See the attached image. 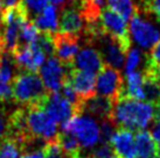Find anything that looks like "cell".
Returning <instances> with one entry per match:
<instances>
[{
	"label": "cell",
	"mask_w": 160,
	"mask_h": 158,
	"mask_svg": "<svg viewBox=\"0 0 160 158\" xmlns=\"http://www.w3.org/2000/svg\"><path fill=\"white\" fill-rule=\"evenodd\" d=\"M13 59L19 70L36 72L45 63L46 55L36 43L20 47L13 53Z\"/></svg>",
	"instance_id": "obj_11"
},
{
	"label": "cell",
	"mask_w": 160,
	"mask_h": 158,
	"mask_svg": "<svg viewBox=\"0 0 160 158\" xmlns=\"http://www.w3.org/2000/svg\"><path fill=\"white\" fill-rule=\"evenodd\" d=\"M99 22L103 33L116 40L124 49L125 53H128L131 45V40L126 20L110 7H103L99 16Z\"/></svg>",
	"instance_id": "obj_5"
},
{
	"label": "cell",
	"mask_w": 160,
	"mask_h": 158,
	"mask_svg": "<svg viewBox=\"0 0 160 158\" xmlns=\"http://www.w3.org/2000/svg\"><path fill=\"white\" fill-rule=\"evenodd\" d=\"M124 80L115 67L104 64L96 79V94L118 100L124 94Z\"/></svg>",
	"instance_id": "obj_6"
},
{
	"label": "cell",
	"mask_w": 160,
	"mask_h": 158,
	"mask_svg": "<svg viewBox=\"0 0 160 158\" xmlns=\"http://www.w3.org/2000/svg\"><path fill=\"white\" fill-rule=\"evenodd\" d=\"M69 67L64 65L58 57H49L41 67L40 77L49 92H60L67 79Z\"/></svg>",
	"instance_id": "obj_8"
},
{
	"label": "cell",
	"mask_w": 160,
	"mask_h": 158,
	"mask_svg": "<svg viewBox=\"0 0 160 158\" xmlns=\"http://www.w3.org/2000/svg\"><path fill=\"white\" fill-rule=\"evenodd\" d=\"M32 22L40 31L55 34L58 29V7L53 4H48L38 16L32 20Z\"/></svg>",
	"instance_id": "obj_18"
},
{
	"label": "cell",
	"mask_w": 160,
	"mask_h": 158,
	"mask_svg": "<svg viewBox=\"0 0 160 158\" xmlns=\"http://www.w3.org/2000/svg\"><path fill=\"white\" fill-rule=\"evenodd\" d=\"M140 58H142V55L138 49H131L128 51V57L125 62V73L126 75L136 71L137 66L140 63Z\"/></svg>",
	"instance_id": "obj_25"
},
{
	"label": "cell",
	"mask_w": 160,
	"mask_h": 158,
	"mask_svg": "<svg viewBox=\"0 0 160 158\" xmlns=\"http://www.w3.org/2000/svg\"><path fill=\"white\" fill-rule=\"evenodd\" d=\"M103 65H104V61L101 53L97 49L90 48V47H87L78 51L75 57V61L72 63V67L91 72V73L99 72Z\"/></svg>",
	"instance_id": "obj_17"
},
{
	"label": "cell",
	"mask_w": 160,
	"mask_h": 158,
	"mask_svg": "<svg viewBox=\"0 0 160 158\" xmlns=\"http://www.w3.org/2000/svg\"><path fill=\"white\" fill-rule=\"evenodd\" d=\"M137 158H157L159 157V150L151 132L146 130H138L134 135Z\"/></svg>",
	"instance_id": "obj_19"
},
{
	"label": "cell",
	"mask_w": 160,
	"mask_h": 158,
	"mask_svg": "<svg viewBox=\"0 0 160 158\" xmlns=\"http://www.w3.org/2000/svg\"><path fill=\"white\" fill-rule=\"evenodd\" d=\"M145 8L151 13L156 14L157 16L160 15V0H146Z\"/></svg>",
	"instance_id": "obj_27"
},
{
	"label": "cell",
	"mask_w": 160,
	"mask_h": 158,
	"mask_svg": "<svg viewBox=\"0 0 160 158\" xmlns=\"http://www.w3.org/2000/svg\"><path fill=\"white\" fill-rule=\"evenodd\" d=\"M93 1H95L96 4L99 5L101 7H103V6H104V2H105V0H93Z\"/></svg>",
	"instance_id": "obj_33"
},
{
	"label": "cell",
	"mask_w": 160,
	"mask_h": 158,
	"mask_svg": "<svg viewBox=\"0 0 160 158\" xmlns=\"http://www.w3.org/2000/svg\"><path fill=\"white\" fill-rule=\"evenodd\" d=\"M152 136L156 141V144L158 146V150H159V155H160V122H156L154 126L152 128Z\"/></svg>",
	"instance_id": "obj_30"
},
{
	"label": "cell",
	"mask_w": 160,
	"mask_h": 158,
	"mask_svg": "<svg viewBox=\"0 0 160 158\" xmlns=\"http://www.w3.org/2000/svg\"><path fill=\"white\" fill-rule=\"evenodd\" d=\"M13 100L23 106L40 105L49 94L40 75L36 72L23 71L12 80Z\"/></svg>",
	"instance_id": "obj_2"
},
{
	"label": "cell",
	"mask_w": 160,
	"mask_h": 158,
	"mask_svg": "<svg viewBox=\"0 0 160 158\" xmlns=\"http://www.w3.org/2000/svg\"><path fill=\"white\" fill-rule=\"evenodd\" d=\"M62 132L72 134L78 141L82 149H91L101 140V129L96 120L88 115H75L70 120L61 123Z\"/></svg>",
	"instance_id": "obj_3"
},
{
	"label": "cell",
	"mask_w": 160,
	"mask_h": 158,
	"mask_svg": "<svg viewBox=\"0 0 160 158\" xmlns=\"http://www.w3.org/2000/svg\"><path fill=\"white\" fill-rule=\"evenodd\" d=\"M96 40H101L102 50L99 53L102 55L104 64L119 70L124 64L125 55H126L124 49L122 48V45L116 40L111 39L110 36L105 35V34L99 36Z\"/></svg>",
	"instance_id": "obj_15"
},
{
	"label": "cell",
	"mask_w": 160,
	"mask_h": 158,
	"mask_svg": "<svg viewBox=\"0 0 160 158\" xmlns=\"http://www.w3.org/2000/svg\"><path fill=\"white\" fill-rule=\"evenodd\" d=\"M84 29V16L81 12L78 5L70 0V6L62 11L60 22H58V30L60 33H64V34L80 36Z\"/></svg>",
	"instance_id": "obj_13"
},
{
	"label": "cell",
	"mask_w": 160,
	"mask_h": 158,
	"mask_svg": "<svg viewBox=\"0 0 160 158\" xmlns=\"http://www.w3.org/2000/svg\"><path fill=\"white\" fill-rule=\"evenodd\" d=\"M48 2H50V4H53L54 6L58 7V6H63L66 0H48Z\"/></svg>",
	"instance_id": "obj_32"
},
{
	"label": "cell",
	"mask_w": 160,
	"mask_h": 158,
	"mask_svg": "<svg viewBox=\"0 0 160 158\" xmlns=\"http://www.w3.org/2000/svg\"><path fill=\"white\" fill-rule=\"evenodd\" d=\"M7 122H8V118H6L4 110H0V142H1V140L6 135Z\"/></svg>",
	"instance_id": "obj_28"
},
{
	"label": "cell",
	"mask_w": 160,
	"mask_h": 158,
	"mask_svg": "<svg viewBox=\"0 0 160 158\" xmlns=\"http://www.w3.org/2000/svg\"><path fill=\"white\" fill-rule=\"evenodd\" d=\"M108 7L120 14L126 21L131 20V18L137 13L132 0H108Z\"/></svg>",
	"instance_id": "obj_23"
},
{
	"label": "cell",
	"mask_w": 160,
	"mask_h": 158,
	"mask_svg": "<svg viewBox=\"0 0 160 158\" xmlns=\"http://www.w3.org/2000/svg\"><path fill=\"white\" fill-rule=\"evenodd\" d=\"M39 106L47 112V114L55 122L63 123L70 120L72 116L80 114L77 107L72 105L67 98L63 97L61 92H49L46 99Z\"/></svg>",
	"instance_id": "obj_7"
},
{
	"label": "cell",
	"mask_w": 160,
	"mask_h": 158,
	"mask_svg": "<svg viewBox=\"0 0 160 158\" xmlns=\"http://www.w3.org/2000/svg\"><path fill=\"white\" fill-rule=\"evenodd\" d=\"M158 20H159V21H160V15H159V16H158Z\"/></svg>",
	"instance_id": "obj_34"
},
{
	"label": "cell",
	"mask_w": 160,
	"mask_h": 158,
	"mask_svg": "<svg viewBox=\"0 0 160 158\" xmlns=\"http://www.w3.org/2000/svg\"><path fill=\"white\" fill-rule=\"evenodd\" d=\"M26 107V122L28 132L32 136L41 138L47 143L58 138L56 122L50 118L40 106L32 105Z\"/></svg>",
	"instance_id": "obj_4"
},
{
	"label": "cell",
	"mask_w": 160,
	"mask_h": 158,
	"mask_svg": "<svg viewBox=\"0 0 160 158\" xmlns=\"http://www.w3.org/2000/svg\"><path fill=\"white\" fill-rule=\"evenodd\" d=\"M157 158H160V156H159V157H157Z\"/></svg>",
	"instance_id": "obj_35"
},
{
	"label": "cell",
	"mask_w": 160,
	"mask_h": 158,
	"mask_svg": "<svg viewBox=\"0 0 160 158\" xmlns=\"http://www.w3.org/2000/svg\"><path fill=\"white\" fill-rule=\"evenodd\" d=\"M110 145L118 158H137L136 138L132 130L119 128L110 140Z\"/></svg>",
	"instance_id": "obj_14"
},
{
	"label": "cell",
	"mask_w": 160,
	"mask_h": 158,
	"mask_svg": "<svg viewBox=\"0 0 160 158\" xmlns=\"http://www.w3.org/2000/svg\"><path fill=\"white\" fill-rule=\"evenodd\" d=\"M20 4L26 11L29 21H32L45 9V7L48 5V0H21Z\"/></svg>",
	"instance_id": "obj_24"
},
{
	"label": "cell",
	"mask_w": 160,
	"mask_h": 158,
	"mask_svg": "<svg viewBox=\"0 0 160 158\" xmlns=\"http://www.w3.org/2000/svg\"><path fill=\"white\" fill-rule=\"evenodd\" d=\"M67 80L74 88L76 94L82 101L87 100L96 94V75L83 70H78L72 66H68Z\"/></svg>",
	"instance_id": "obj_10"
},
{
	"label": "cell",
	"mask_w": 160,
	"mask_h": 158,
	"mask_svg": "<svg viewBox=\"0 0 160 158\" xmlns=\"http://www.w3.org/2000/svg\"><path fill=\"white\" fill-rule=\"evenodd\" d=\"M147 64L160 66V40L152 47L150 56L147 58Z\"/></svg>",
	"instance_id": "obj_26"
},
{
	"label": "cell",
	"mask_w": 160,
	"mask_h": 158,
	"mask_svg": "<svg viewBox=\"0 0 160 158\" xmlns=\"http://www.w3.org/2000/svg\"><path fill=\"white\" fill-rule=\"evenodd\" d=\"M115 100H112L110 98L102 97L95 94L93 97L82 101L81 105V114L82 113H88V114L95 115L99 118L101 120L105 118H111V113L113 109Z\"/></svg>",
	"instance_id": "obj_16"
},
{
	"label": "cell",
	"mask_w": 160,
	"mask_h": 158,
	"mask_svg": "<svg viewBox=\"0 0 160 158\" xmlns=\"http://www.w3.org/2000/svg\"><path fill=\"white\" fill-rule=\"evenodd\" d=\"M21 0H0V14L4 12L6 8L18 5Z\"/></svg>",
	"instance_id": "obj_31"
},
{
	"label": "cell",
	"mask_w": 160,
	"mask_h": 158,
	"mask_svg": "<svg viewBox=\"0 0 160 158\" xmlns=\"http://www.w3.org/2000/svg\"><path fill=\"white\" fill-rule=\"evenodd\" d=\"M40 33L41 31L34 26V23L32 21L25 22L22 25V27H21V29H20V34H19L18 48L35 43L39 35H40Z\"/></svg>",
	"instance_id": "obj_22"
},
{
	"label": "cell",
	"mask_w": 160,
	"mask_h": 158,
	"mask_svg": "<svg viewBox=\"0 0 160 158\" xmlns=\"http://www.w3.org/2000/svg\"><path fill=\"white\" fill-rule=\"evenodd\" d=\"M144 75L139 71H133L126 75V84L124 86V94L126 97L133 98L137 100H144V91H142ZM122 95V97H123Z\"/></svg>",
	"instance_id": "obj_20"
},
{
	"label": "cell",
	"mask_w": 160,
	"mask_h": 158,
	"mask_svg": "<svg viewBox=\"0 0 160 158\" xmlns=\"http://www.w3.org/2000/svg\"><path fill=\"white\" fill-rule=\"evenodd\" d=\"M53 39L55 45V56L64 65L72 66L76 55L80 51V36L64 33H55L53 34Z\"/></svg>",
	"instance_id": "obj_12"
},
{
	"label": "cell",
	"mask_w": 160,
	"mask_h": 158,
	"mask_svg": "<svg viewBox=\"0 0 160 158\" xmlns=\"http://www.w3.org/2000/svg\"><path fill=\"white\" fill-rule=\"evenodd\" d=\"M21 155V143L17 138L5 136L0 142V158H19Z\"/></svg>",
	"instance_id": "obj_21"
},
{
	"label": "cell",
	"mask_w": 160,
	"mask_h": 158,
	"mask_svg": "<svg viewBox=\"0 0 160 158\" xmlns=\"http://www.w3.org/2000/svg\"><path fill=\"white\" fill-rule=\"evenodd\" d=\"M154 118V106L150 102L123 95L115 101L111 120L116 126L129 130H142Z\"/></svg>",
	"instance_id": "obj_1"
},
{
	"label": "cell",
	"mask_w": 160,
	"mask_h": 158,
	"mask_svg": "<svg viewBox=\"0 0 160 158\" xmlns=\"http://www.w3.org/2000/svg\"><path fill=\"white\" fill-rule=\"evenodd\" d=\"M19 158H45V149L22 152Z\"/></svg>",
	"instance_id": "obj_29"
},
{
	"label": "cell",
	"mask_w": 160,
	"mask_h": 158,
	"mask_svg": "<svg viewBox=\"0 0 160 158\" xmlns=\"http://www.w3.org/2000/svg\"><path fill=\"white\" fill-rule=\"evenodd\" d=\"M130 33L138 45L142 48H152L160 40V31L153 23L136 13L130 20Z\"/></svg>",
	"instance_id": "obj_9"
}]
</instances>
